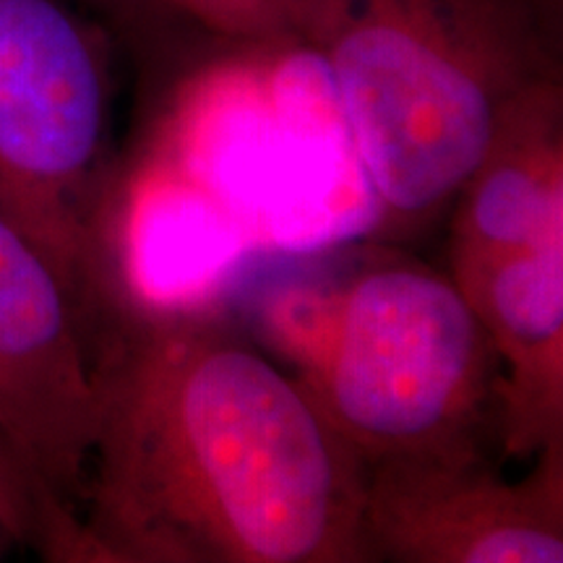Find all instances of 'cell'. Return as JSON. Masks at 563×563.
Here are the masks:
<instances>
[{
  "instance_id": "cell-5",
  "label": "cell",
  "mask_w": 563,
  "mask_h": 563,
  "mask_svg": "<svg viewBox=\"0 0 563 563\" xmlns=\"http://www.w3.org/2000/svg\"><path fill=\"white\" fill-rule=\"evenodd\" d=\"M506 481L488 449L415 454L365 467L373 561L561 563L563 435Z\"/></svg>"
},
{
  "instance_id": "cell-2",
  "label": "cell",
  "mask_w": 563,
  "mask_h": 563,
  "mask_svg": "<svg viewBox=\"0 0 563 563\" xmlns=\"http://www.w3.org/2000/svg\"><path fill=\"white\" fill-rule=\"evenodd\" d=\"M382 217H443L504 118L561 76V0H298Z\"/></svg>"
},
{
  "instance_id": "cell-8",
  "label": "cell",
  "mask_w": 563,
  "mask_h": 563,
  "mask_svg": "<svg viewBox=\"0 0 563 563\" xmlns=\"http://www.w3.org/2000/svg\"><path fill=\"white\" fill-rule=\"evenodd\" d=\"M30 545L53 561H81V525L40 488L0 431V553Z\"/></svg>"
},
{
  "instance_id": "cell-4",
  "label": "cell",
  "mask_w": 563,
  "mask_h": 563,
  "mask_svg": "<svg viewBox=\"0 0 563 563\" xmlns=\"http://www.w3.org/2000/svg\"><path fill=\"white\" fill-rule=\"evenodd\" d=\"M123 180L104 32L70 0H0V211L84 327L104 290Z\"/></svg>"
},
{
  "instance_id": "cell-9",
  "label": "cell",
  "mask_w": 563,
  "mask_h": 563,
  "mask_svg": "<svg viewBox=\"0 0 563 563\" xmlns=\"http://www.w3.org/2000/svg\"><path fill=\"white\" fill-rule=\"evenodd\" d=\"M157 3L235 45L292 37L298 9V0H152V5Z\"/></svg>"
},
{
  "instance_id": "cell-6",
  "label": "cell",
  "mask_w": 563,
  "mask_h": 563,
  "mask_svg": "<svg viewBox=\"0 0 563 563\" xmlns=\"http://www.w3.org/2000/svg\"><path fill=\"white\" fill-rule=\"evenodd\" d=\"M95 418L79 308L0 211V431L40 488L79 525Z\"/></svg>"
},
{
  "instance_id": "cell-3",
  "label": "cell",
  "mask_w": 563,
  "mask_h": 563,
  "mask_svg": "<svg viewBox=\"0 0 563 563\" xmlns=\"http://www.w3.org/2000/svg\"><path fill=\"white\" fill-rule=\"evenodd\" d=\"M266 327L365 467L498 441L496 352L449 272L371 258L279 290Z\"/></svg>"
},
{
  "instance_id": "cell-10",
  "label": "cell",
  "mask_w": 563,
  "mask_h": 563,
  "mask_svg": "<svg viewBox=\"0 0 563 563\" xmlns=\"http://www.w3.org/2000/svg\"><path fill=\"white\" fill-rule=\"evenodd\" d=\"M84 3L100 5L108 11H136L141 5H152V0H84Z\"/></svg>"
},
{
  "instance_id": "cell-1",
  "label": "cell",
  "mask_w": 563,
  "mask_h": 563,
  "mask_svg": "<svg viewBox=\"0 0 563 563\" xmlns=\"http://www.w3.org/2000/svg\"><path fill=\"white\" fill-rule=\"evenodd\" d=\"M87 563H373L365 462L235 329L133 300L87 336Z\"/></svg>"
},
{
  "instance_id": "cell-7",
  "label": "cell",
  "mask_w": 563,
  "mask_h": 563,
  "mask_svg": "<svg viewBox=\"0 0 563 563\" xmlns=\"http://www.w3.org/2000/svg\"><path fill=\"white\" fill-rule=\"evenodd\" d=\"M449 277L498 361V446L532 460L563 435V228L449 245Z\"/></svg>"
}]
</instances>
